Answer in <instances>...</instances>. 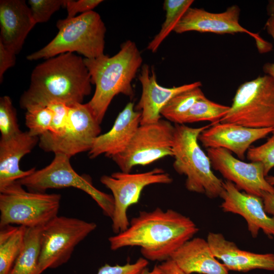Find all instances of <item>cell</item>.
<instances>
[{
	"label": "cell",
	"mask_w": 274,
	"mask_h": 274,
	"mask_svg": "<svg viewBox=\"0 0 274 274\" xmlns=\"http://www.w3.org/2000/svg\"><path fill=\"white\" fill-rule=\"evenodd\" d=\"M141 274H160V271L157 265H155L151 271H150L146 267L143 270Z\"/></svg>",
	"instance_id": "40"
},
{
	"label": "cell",
	"mask_w": 274,
	"mask_h": 274,
	"mask_svg": "<svg viewBox=\"0 0 274 274\" xmlns=\"http://www.w3.org/2000/svg\"><path fill=\"white\" fill-rule=\"evenodd\" d=\"M43 227L27 228L23 248L9 274H39V261Z\"/></svg>",
	"instance_id": "24"
},
{
	"label": "cell",
	"mask_w": 274,
	"mask_h": 274,
	"mask_svg": "<svg viewBox=\"0 0 274 274\" xmlns=\"http://www.w3.org/2000/svg\"><path fill=\"white\" fill-rule=\"evenodd\" d=\"M253 128H274V78L267 75L242 84L219 121Z\"/></svg>",
	"instance_id": "7"
},
{
	"label": "cell",
	"mask_w": 274,
	"mask_h": 274,
	"mask_svg": "<svg viewBox=\"0 0 274 274\" xmlns=\"http://www.w3.org/2000/svg\"><path fill=\"white\" fill-rule=\"evenodd\" d=\"M172 259L186 274H229V270L214 256L207 240L194 237L172 255Z\"/></svg>",
	"instance_id": "22"
},
{
	"label": "cell",
	"mask_w": 274,
	"mask_h": 274,
	"mask_svg": "<svg viewBox=\"0 0 274 274\" xmlns=\"http://www.w3.org/2000/svg\"><path fill=\"white\" fill-rule=\"evenodd\" d=\"M39 141V137L29 132L20 131L16 135L0 140V191L32 174L35 167L21 170L19 162L29 153Z\"/></svg>",
	"instance_id": "21"
},
{
	"label": "cell",
	"mask_w": 274,
	"mask_h": 274,
	"mask_svg": "<svg viewBox=\"0 0 274 274\" xmlns=\"http://www.w3.org/2000/svg\"><path fill=\"white\" fill-rule=\"evenodd\" d=\"M139 80L142 85V92L140 99L134 109L141 113L140 125L157 122L161 119V110L173 97L180 93L202 85L200 82L197 81L179 86L162 87L157 83L153 67L150 70L147 64L142 66Z\"/></svg>",
	"instance_id": "17"
},
{
	"label": "cell",
	"mask_w": 274,
	"mask_h": 274,
	"mask_svg": "<svg viewBox=\"0 0 274 274\" xmlns=\"http://www.w3.org/2000/svg\"><path fill=\"white\" fill-rule=\"evenodd\" d=\"M204 96L200 87L178 94L162 108L161 116L175 124H183V120L194 104Z\"/></svg>",
	"instance_id": "26"
},
{
	"label": "cell",
	"mask_w": 274,
	"mask_h": 274,
	"mask_svg": "<svg viewBox=\"0 0 274 274\" xmlns=\"http://www.w3.org/2000/svg\"><path fill=\"white\" fill-rule=\"evenodd\" d=\"M70 158L64 154H55L48 165L17 182L32 192H45L48 189L66 187L81 190L96 201L105 216L111 219L114 210L113 196L98 190L90 180L79 175L73 168Z\"/></svg>",
	"instance_id": "9"
},
{
	"label": "cell",
	"mask_w": 274,
	"mask_h": 274,
	"mask_svg": "<svg viewBox=\"0 0 274 274\" xmlns=\"http://www.w3.org/2000/svg\"><path fill=\"white\" fill-rule=\"evenodd\" d=\"M0 131L2 139L11 138L21 131L12 100L7 95L0 98Z\"/></svg>",
	"instance_id": "29"
},
{
	"label": "cell",
	"mask_w": 274,
	"mask_h": 274,
	"mask_svg": "<svg viewBox=\"0 0 274 274\" xmlns=\"http://www.w3.org/2000/svg\"><path fill=\"white\" fill-rule=\"evenodd\" d=\"M266 178L268 182L271 185L274 186V176H267Z\"/></svg>",
	"instance_id": "41"
},
{
	"label": "cell",
	"mask_w": 274,
	"mask_h": 274,
	"mask_svg": "<svg viewBox=\"0 0 274 274\" xmlns=\"http://www.w3.org/2000/svg\"><path fill=\"white\" fill-rule=\"evenodd\" d=\"M207 154L212 167L239 190L261 197L264 192L274 194V186L267 181L261 163L244 162L220 148H208Z\"/></svg>",
	"instance_id": "14"
},
{
	"label": "cell",
	"mask_w": 274,
	"mask_h": 274,
	"mask_svg": "<svg viewBox=\"0 0 274 274\" xmlns=\"http://www.w3.org/2000/svg\"><path fill=\"white\" fill-rule=\"evenodd\" d=\"M36 24L25 1H0V42L16 55Z\"/></svg>",
	"instance_id": "20"
},
{
	"label": "cell",
	"mask_w": 274,
	"mask_h": 274,
	"mask_svg": "<svg viewBox=\"0 0 274 274\" xmlns=\"http://www.w3.org/2000/svg\"><path fill=\"white\" fill-rule=\"evenodd\" d=\"M16 54L0 42V82H3L4 73L16 62Z\"/></svg>",
	"instance_id": "35"
},
{
	"label": "cell",
	"mask_w": 274,
	"mask_h": 274,
	"mask_svg": "<svg viewBox=\"0 0 274 274\" xmlns=\"http://www.w3.org/2000/svg\"><path fill=\"white\" fill-rule=\"evenodd\" d=\"M56 36L42 49L28 55V60L48 59L75 52L85 58H96L104 54L106 27L100 15L91 11L76 17L59 20Z\"/></svg>",
	"instance_id": "5"
},
{
	"label": "cell",
	"mask_w": 274,
	"mask_h": 274,
	"mask_svg": "<svg viewBox=\"0 0 274 274\" xmlns=\"http://www.w3.org/2000/svg\"><path fill=\"white\" fill-rule=\"evenodd\" d=\"M212 124L196 128L175 124L172 151L173 167L186 176V188L216 198L220 197L223 181L214 174L209 156L198 144L200 134Z\"/></svg>",
	"instance_id": "4"
},
{
	"label": "cell",
	"mask_w": 274,
	"mask_h": 274,
	"mask_svg": "<svg viewBox=\"0 0 274 274\" xmlns=\"http://www.w3.org/2000/svg\"><path fill=\"white\" fill-rule=\"evenodd\" d=\"M97 227L95 223L57 216L41 231L39 272L67 262L75 248Z\"/></svg>",
	"instance_id": "8"
},
{
	"label": "cell",
	"mask_w": 274,
	"mask_h": 274,
	"mask_svg": "<svg viewBox=\"0 0 274 274\" xmlns=\"http://www.w3.org/2000/svg\"><path fill=\"white\" fill-rule=\"evenodd\" d=\"M64 0H29L33 19L36 24L48 21L52 15L63 7Z\"/></svg>",
	"instance_id": "31"
},
{
	"label": "cell",
	"mask_w": 274,
	"mask_h": 274,
	"mask_svg": "<svg viewBox=\"0 0 274 274\" xmlns=\"http://www.w3.org/2000/svg\"><path fill=\"white\" fill-rule=\"evenodd\" d=\"M193 0H165L163 9L165 11V20L159 32L148 44L147 49L156 52L162 42L174 31L186 11L193 3Z\"/></svg>",
	"instance_id": "25"
},
{
	"label": "cell",
	"mask_w": 274,
	"mask_h": 274,
	"mask_svg": "<svg viewBox=\"0 0 274 274\" xmlns=\"http://www.w3.org/2000/svg\"><path fill=\"white\" fill-rule=\"evenodd\" d=\"M102 2L101 0H64L63 7L65 8L67 11L66 18L76 17L79 13L83 14L93 11Z\"/></svg>",
	"instance_id": "34"
},
{
	"label": "cell",
	"mask_w": 274,
	"mask_h": 274,
	"mask_svg": "<svg viewBox=\"0 0 274 274\" xmlns=\"http://www.w3.org/2000/svg\"><path fill=\"white\" fill-rule=\"evenodd\" d=\"M100 181L112 193L114 210L112 228L114 233L118 234L129 227L127 210L138 202L144 188L152 184H168L172 183L173 179L163 169L155 168L140 173L115 172L110 176H102Z\"/></svg>",
	"instance_id": "11"
},
{
	"label": "cell",
	"mask_w": 274,
	"mask_h": 274,
	"mask_svg": "<svg viewBox=\"0 0 274 274\" xmlns=\"http://www.w3.org/2000/svg\"><path fill=\"white\" fill-rule=\"evenodd\" d=\"M68 106V122L63 131L59 135L46 132L39 137V145L45 151L71 158L89 152L95 139L100 135L101 128L86 104Z\"/></svg>",
	"instance_id": "12"
},
{
	"label": "cell",
	"mask_w": 274,
	"mask_h": 274,
	"mask_svg": "<svg viewBox=\"0 0 274 274\" xmlns=\"http://www.w3.org/2000/svg\"><path fill=\"white\" fill-rule=\"evenodd\" d=\"M220 197L223 200L220 206L222 211L243 217L253 237H256L260 230L274 237V216L266 213L262 197L241 191L227 180L223 182Z\"/></svg>",
	"instance_id": "15"
},
{
	"label": "cell",
	"mask_w": 274,
	"mask_h": 274,
	"mask_svg": "<svg viewBox=\"0 0 274 274\" xmlns=\"http://www.w3.org/2000/svg\"><path fill=\"white\" fill-rule=\"evenodd\" d=\"M264 28L274 41V15L269 16L267 20ZM265 75H268L274 78V62H266L262 67Z\"/></svg>",
	"instance_id": "36"
},
{
	"label": "cell",
	"mask_w": 274,
	"mask_h": 274,
	"mask_svg": "<svg viewBox=\"0 0 274 274\" xmlns=\"http://www.w3.org/2000/svg\"><path fill=\"white\" fill-rule=\"evenodd\" d=\"M26 111L25 124L31 135L40 137L49 131L53 112L49 107H36Z\"/></svg>",
	"instance_id": "28"
},
{
	"label": "cell",
	"mask_w": 274,
	"mask_h": 274,
	"mask_svg": "<svg viewBox=\"0 0 274 274\" xmlns=\"http://www.w3.org/2000/svg\"><path fill=\"white\" fill-rule=\"evenodd\" d=\"M198 231L189 217L172 209L156 208L150 212L140 211L126 230L108 240L113 251L136 246L147 260L163 262Z\"/></svg>",
	"instance_id": "1"
},
{
	"label": "cell",
	"mask_w": 274,
	"mask_h": 274,
	"mask_svg": "<svg viewBox=\"0 0 274 274\" xmlns=\"http://www.w3.org/2000/svg\"><path fill=\"white\" fill-rule=\"evenodd\" d=\"M266 11L269 16L274 15V0L268 1L266 6Z\"/></svg>",
	"instance_id": "39"
},
{
	"label": "cell",
	"mask_w": 274,
	"mask_h": 274,
	"mask_svg": "<svg viewBox=\"0 0 274 274\" xmlns=\"http://www.w3.org/2000/svg\"><path fill=\"white\" fill-rule=\"evenodd\" d=\"M215 256L229 270L248 272L253 269L274 271V254L256 253L240 249L220 233L210 232L207 239Z\"/></svg>",
	"instance_id": "18"
},
{
	"label": "cell",
	"mask_w": 274,
	"mask_h": 274,
	"mask_svg": "<svg viewBox=\"0 0 274 274\" xmlns=\"http://www.w3.org/2000/svg\"><path fill=\"white\" fill-rule=\"evenodd\" d=\"M240 9L232 5L221 13H211L203 9L190 7L176 25L174 31L182 33L195 31L223 35L245 33L255 41L260 53L271 50L272 45L262 38L258 33L253 32L242 26L239 22Z\"/></svg>",
	"instance_id": "13"
},
{
	"label": "cell",
	"mask_w": 274,
	"mask_h": 274,
	"mask_svg": "<svg viewBox=\"0 0 274 274\" xmlns=\"http://www.w3.org/2000/svg\"><path fill=\"white\" fill-rule=\"evenodd\" d=\"M17 181L0 191V226H44L58 216L61 195L26 191Z\"/></svg>",
	"instance_id": "6"
},
{
	"label": "cell",
	"mask_w": 274,
	"mask_h": 274,
	"mask_svg": "<svg viewBox=\"0 0 274 274\" xmlns=\"http://www.w3.org/2000/svg\"><path fill=\"white\" fill-rule=\"evenodd\" d=\"M261 197L266 213L274 216V194L264 192Z\"/></svg>",
	"instance_id": "38"
},
{
	"label": "cell",
	"mask_w": 274,
	"mask_h": 274,
	"mask_svg": "<svg viewBox=\"0 0 274 274\" xmlns=\"http://www.w3.org/2000/svg\"><path fill=\"white\" fill-rule=\"evenodd\" d=\"M157 266L160 274H186L170 258L162 262Z\"/></svg>",
	"instance_id": "37"
},
{
	"label": "cell",
	"mask_w": 274,
	"mask_h": 274,
	"mask_svg": "<svg viewBox=\"0 0 274 274\" xmlns=\"http://www.w3.org/2000/svg\"><path fill=\"white\" fill-rule=\"evenodd\" d=\"M53 111V116L49 132L60 134L66 127L69 117V106L66 104L53 101L48 106Z\"/></svg>",
	"instance_id": "32"
},
{
	"label": "cell",
	"mask_w": 274,
	"mask_h": 274,
	"mask_svg": "<svg viewBox=\"0 0 274 274\" xmlns=\"http://www.w3.org/2000/svg\"><path fill=\"white\" fill-rule=\"evenodd\" d=\"M175 126L167 120L140 125L126 148L113 157L121 171L130 173L168 156L173 157Z\"/></svg>",
	"instance_id": "10"
},
{
	"label": "cell",
	"mask_w": 274,
	"mask_h": 274,
	"mask_svg": "<svg viewBox=\"0 0 274 274\" xmlns=\"http://www.w3.org/2000/svg\"><path fill=\"white\" fill-rule=\"evenodd\" d=\"M91 81L84 58L65 53L37 65L28 88L20 99L22 109L46 107L53 101L71 105L82 103L91 91Z\"/></svg>",
	"instance_id": "2"
},
{
	"label": "cell",
	"mask_w": 274,
	"mask_h": 274,
	"mask_svg": "<svg viewBox=\"0 0 274 274\" xmlns=\"http://www.w3.org/2000/svg\"><path fill=\"white\" fill-rule=\"evenodd\" d=\"M251 162H258L262 164L266 177L274 167V131L271 136L264 144L250 147L246 154Z\"/></svg>",
	"instance_id": "30"
},
{
	"label": "cell",
	"mask_w": 274,
	"mask_h": 274,
	"mask_svg": "<svg viewBox=\"0 0 274 274\" xmlns=\"http://www.w3.org/2000/svg\"><path fill=\"white\" fill-rule=\"evenodd\" d=\"M141 113L129 102L117 116L113 127L107 132L98 135L88 152L92 159L105 154L108 157L122 153L127 147L140 125Z\"/></svg>",
	"instance_id": "19"
},
{
	"label": "cell",
	"mask_w": 274,
	"mask_h": 274,
	"mask_svg": "<svg viewBox=\"0 0 274 274\" xmlns=\"http://www.w3.org/2000/svg\"><path fill=\"white\" fill-rule=\"evenodd\" d=\"M95 86L94 94L86 103L100 124L114 97L121 93L130 98L134 95L132 80L142 65L143 58L134 42L123 43L117 53L112 57L104 54L96 58H84Z\"/></svg>",
	"instance_id": "3"
},
{
	"label": "cell",
	"mask_w": 274,
	"mask_h": 274,
	"mask_svg": "<svg viewBox=\"0 0 274 274\" xmlns=\"http://www.w3.org/2000/svg\"><path fill=\"white\" fill-rule=\"evenodd\" d=\"M230 107L214 102L204 96L199 98L186 115L183 124L200 121L217 123L228 113Z\"/></svg>",
	"instance_id": "27"
},
{
	"label": "cell",
	"mask_w": 274,
	"mask_h": 274,
	"mask_svg": "<svg viewBox=\"0 0 274 274\" xmlns=\"http://www.w3.org/2000/svg\"><path fill=\"white\" fill-rule=\"evenodd\" d=\"M26 229L12 225L1 227L0 274H9L23 248Z\"/></svg>",
	"instance_id": "23"
},
{
	"label": "cell",
	"mask_w": 274,
	"mask_h": 274,
	"mask_svg": "<svg viewBox=\"0 0 274 274\" xmlns=\"http://www.w3.org/2000/svg\"><path fill=\"white\" fill-rule=\"evenodd\" d=\"M148 265V260L142 257L133 263L128 262L123 265L106 263L99 268L97 274H141Z\"/></svg>",
	"instance_id": "33"
},
{
	"label": "cell",
	"mask_w": 274,
	"mask_h": 274,
	"mask_svg": "<svg viewBox=\"0 0 274 274\" xmlns=\"http://www.w3.org/2000/svg\"><path fill=\"white\" fill-rule=\"evenodd\" d=\"M273 131L274 128H253L218 122L213 123L204 130L199 135L198 141L207 149L223 148L243 159L253 143L265 138Z\"/></svg>",
	"instance_id": "16"
}]
</instances>
